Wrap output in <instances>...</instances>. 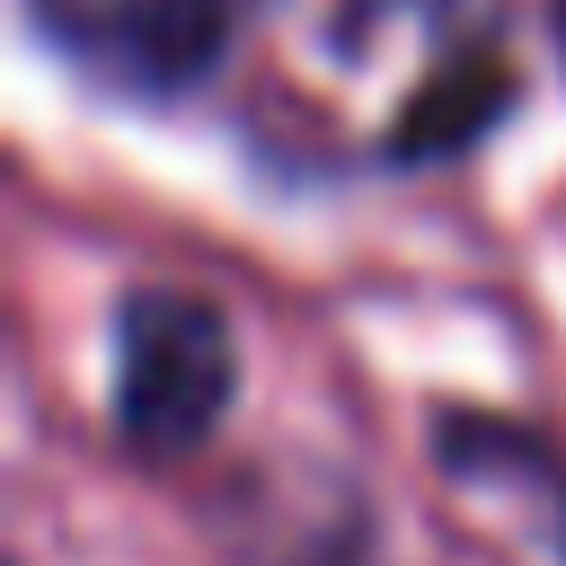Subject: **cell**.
<instances>
[{
    "label": "cell",
    "instance_id": "obj_1",
    "mask_svg": "<svg viewBox=\"0 0 566 566\" xmlns=\"http://www.w3.org/2000/svg\"><path fill=\"white\" fill-rule=\"evenodd\" d=\"M239 398V336L186 283H133L106 318V407L142 460H186Z\"/></svg>",
    "mask_w": 566,
    "mask_h": 566
},
{
    "label": "cell",
    "instance_id": "obj_2",
    "mask_svg": "<svg viewBox=\"0 0 566 566\" xmlns=\"http://www.w3.org/2000/svg\"><path fill=\"white\" fill-rule=\"evenodd\" d=\"M35 27L97 80L142 97H186L230 62V35L248 27L230 0H27Z\"/></svg>",
    "mask_w": 566,
    "mask_h": 566
},
{
    "label": "cell",
    "instance_id": "obj_3",
    "mask_svg": "<svg viewBox=\"0 0 566 566\" xmlns=\"http://www.w3.org/2000/svg\"><path fill=\"white\" fill-rule=\"evenodd\" d=\"M513 106V71H504V53H460L451 71H433L398 115H389V159L398 168H416V159H460L469 142H486L495 133V115Z\"/></svg>",
    "mask_w": 566,
    "mask_h": 566
},
{
    "label": "cell",
    "instance_id": "obj_4",
    "mask_svg": "<svg viewBox=\"0 0 566 566\" xmlns=\"http://www.w3.org/2000/svg\"><path fill=\"white\" fill-rule=\"evenodd\" d=\"M380 9H398V0H363V9H354V18L336 27V35H345V44H354V35H371V18H380Z\"/></svg>",
    "mask_w": 566,
    "mask_h": 566
},
{
    "label": "cell",
    "instance_id": "obj_5",
    "mask_svg": "<svg viewBox=\"0 0 566 566\" xmlns=\"http://www.w3.org/2000/svg\"><path fill=\"white\" fill-rule=\"evenodd\" d=\"M548 35H557V53H566V0H548Z\"/></svg>",
    "mask_w": 566,
    "mask_h": 566
}]
</instances>
